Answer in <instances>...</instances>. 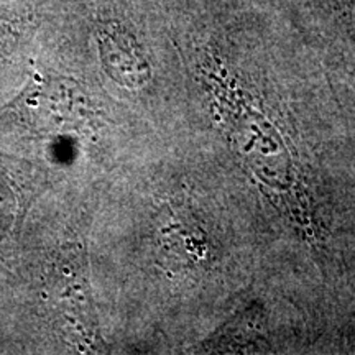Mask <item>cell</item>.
<instances>
[{
  "label": "cell",
  "instance_id": "6da1fadb",
  "mask_svg": "<svg viewBox=\"0 0 355 355\" xmlns=\"http://www.w3.org/2000/svg\"><path fill=\"white\" fill-rule=\"evenodd\" d=\"M204 83L227 128L229 140L241 155L242 162L259 178L266 188L279 198V202L295 204L298 189L296 170L288 153L285 141L268 117L257 109L247 91L235 86L234 79L225 74V68L216 61L199 64Z\"/></svg>",
  "mask_w": 355,
  "mask_h": 355
},
{
  "label": "cell",
  "instance_id": "7a4b0ae2",
  "mask_svg": "<svg viewBox=\"0 0 355 355\" xmlns=\"http://www.w3.org/2000/svg\"><path fill=\"white\" fill-rule=\"evenodd\" d=\"M104 69L125 87H141L150 79V63L135 37L117 21H101L96 30Z\"/></svg>",
  "mask_w": 355,
  "mask_h": 355
},
{
  "label": "cell",
  "instance_id": "3957f363",
  "mask_svg": "<svg viewBox=\"0 0 355 355\" xmlns=\"http://www.w3.org/2000/svg\"><path fill=\"white\" fill-rule=\"evenodd\" d=\"M259 311L254 308L247 309L243 314H239L235 321L229 326L222 327L209 344L211 350L216 352H241L248 347H261L263 336L260 331Z\"/></svg>",
  "mask_w": 355,
  "mask_h": 355
},
{
  "label": "cell",
  "instance_id": "277c9868",
  "mask_svg": "<svg viewBox=\"0 0 355 355\" xmlns=\"http://www.w3.org/2000/svg\"><path fill=\"white\" fill-rule=\"evenodd\" d=\"M13 214H15V196L6 181L0 178V239L12 227Z\"/></svg>",
  "mask_w": 355,
  "mask_h": 355
}]
</instances>
